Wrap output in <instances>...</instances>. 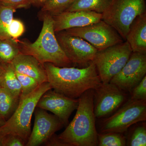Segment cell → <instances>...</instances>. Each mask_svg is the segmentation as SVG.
I'll list each match as a JSON object with an SVG mask.
<instances>
[{
	"label": "cell",
	"mask_w": 146,
	"mask_h": 146,
	"mask_svg": "<svg viewBox=\"0 0 146 146\" xmlns=\"http://www.w3.org/2000/svg\"><path fill=\"white\" fill-rule=\"evenodd\" d=\"M44 66L52 89L72 98L78 99L85 91L95 89L102 83L94 62L80 68L58 67L50 63Z\"/></svg>",
	"instance_id": "1"
},
{
	"label": "cell",
	"mask_w": 146,
	"mask_h": 146,
	"mask_svg": "<svg viewBox=\"0 0 146 146\" xmlns=\"http://www.w3.org/2000/svg\"><path fill=\"white\" fill-rule=\"evenodd\" d=\"M94 92V89H89L78 98V106L74 119L65 130L57 136L58 141L64 146H98Z\"/></svg>",
	"instance_id": "2"
},
{
	"label": "cell",
	"mask_w": 146,
	"mask_h": 146,
	"mask_svg": "<svg viewBox=\"0 0 146 146\" xmlns=\"http://www.w3.org/2000/svg\"><path fill=\"white\" fill-rule=\"evenodd\" d=\"M21 52L30 55L40 63H52L59 67H69L72 64L58 44L54 28L52 16L46 13L43 17L41 32L32 43L18 41Z\"/></svg>",
	"instance_id": "3"
},
{
	"label": "cell",
	"mask_w": 146,
	"mask_h": 146,
	"mask_svg": "<svg viewBox=\"0 0 146 146\" xmlns=\"http://www.w3.org/2000/svg\"><path fill=\"white\" fill-rule=\"evenodd\" d=\"M51 89L48 82H44L30 94L20 99L15 112L0 127V134L3 136L8 134L18 135L26 143L31 132L32 117L37 103L43 94Z\"/></svg>",
	"instance_id": "4"
},
{
	"label": "cell",
	"mask_w": 146,
	"mask_h": 146,
	"mask_svg": "<svg viewBox=\"0 0 146 146\" xmlns=\"http://www.w3.org/2000/svg\"><path fill=\"white\" fill-rule=\"evenodd\" d=\"M146 12V0H112L102 14V20L113 27L125 40L131 24Z\"/></svg>",
	"instance_id": "5"
},
{
	"label": "cell",
	"mask_w": 146,
	"mask_h": 146,
	"mask_svg": "<svg viewBox=\"0 0 146 146\" xmlns=\"http://www.w3.org/2000/svg\"><path fill=\"white\" fill-rule=\"evenodd\" d=\"M146 120V100L130 98L112 115L102 120L100 133H125L131 126Z\"/></svg>",
	"instance_id": "6"
},
{
	"label": "cell",
	"mask_w": 146,
	"mask_h": 146,
	"mask_svg": "<svg viewBox=\"0 0 146 146\" xmlns=\"http://www.w3.org/2000/svg\"><path fill=\"white\" fill-rule=\"evenodd\" d=\"M132 52L127 41L98 51L93 62L102 83L110 82L125 65Z\"/></svg>",
	"instance_id": "7"
},
{
	"label": "cell",
	"mask_w": 146,
	"mask_h": 146,
	"mask_svg": "<svg viewBox=\"0 0 146 146\" xmlns=\"http://www.w3.org/2000/svg\"><path fill=\"white\" fill-rule=\"evenodd\" d=\"M65 31L70 35L84 39L98 50L123 42L117 31L102 20L86 26L68 29Z\"/></svg>",
	"instance_id": "8"
},
{
	"label": "cell",
	"mask_w": 146,
	"mask_h": 146,
	"mask_svg": "<svg viewBox=\"0 0 146 146\" xmlns=\"http://www.w3.org/2000/svg\"><path fill=\"white\" fill-rule=\"evenodd\" d=\"M55 34L58 44L71 63L80 68L88 67L93 63L98 50L89 42L65 31L55 32Z\"/></svg>",
	"instance_id": "9"
},
{
	"label": "cell",
	"mask_w": 146,
	"mask_h": 146,
	"mask_svg": "<svg viewBox=\"0 0 146 146\" xmlns=\"http://www.w3.org/2000/svg\"><path fill=\"white\" fill-rule=\"evenodd\" d=\"M94 90V114L98 119L112 115L128 100L127 93L110 82L102 83Z\"/></svg>",
	"instance_id": "10"
},
{
	"label": "cell",
	"mask_w": 146,
	"mask_h": 146,
	"mask_svg": "<svg viewBox=\"0 0 146 146\" xmlns=\"http://www.w3.org/2000/svg\"><path fill=\"white\" fill-rule=\"evenodd\" d=\"M146 74V53L132 52L125 65L109 82L131 93Z\"/></svg>",
	"instance_id": "11"
},
{
	"label": "cell",
	"mask_w": 146,
	"mask_h": 146,
	"mask_svg": "<svg viewBox=\"0 0 146 146\" xmlns=\"http://www.w3.org/2000/svg\"><path fill=\"white\" fill-rule=\"evenodd\" d=\"M38 108L35 110L34 126L25 146H38L45 143L64 126L57 116Z\"/></svg>",
	"instance_id": "12"
},
{
	"label": "cell",
	"mask_w": 146,
	"mask_h": 146,
	"mask_svg": "<svg viewBox=\"0 0 146 146\" xmlns=\"http://www.w3.org/2000/svg\"><path fill=\"white\" fill-rule=\"evenodd\" d=\"M50 89L42 95L36 107L52 112L64 126L68 125L71 114L78 106V99L72 98Z\"/></svg>",
	"instance_id": "13"
},
{
	"label": "cell",
	"mask_w": 146,
	"mask_h": 146,
	"mask_svg": "<svg viewBox=\"0 0 146 146\" xmlns=\"http://www.w3.org/2000/svg\"><path fill=\"white\" fill-rule=\"evenodd\" d=\"M52 17L55 32L86 26L102 20V13L84 11H65Z\"/></svg>",
	"instance_id": "14"
},
{
	"label": "cell",
	"mask_w": 146,
	"mask_h": 146,
	"mask_svg": "<svg viewBox=\"0 0 146 146\" xmlns=\"http://www.w3.org/2000/svg\"><path fill=\"white\" fill-rule=\"evenodd\" d=\"M10 64L15 72L31 77L39 84L48 82L44 65L32 56L21 53Z\"/></svg>",
	"instance_id": "15"
},
{
	"label": "cell",
	"mask_w": 146,
	"mask_h": 146,
	"mask_svg": "<svg viewBox=\"0 0 146 146\" xmlns=\"http://www.w3.org/2000/svg\"><path fill=\"white\" fill-rule=\"evenodd\" d=\"M125 41L133 52L146 53V12L137 16L133 20Z\"/></svg>",
	"instance_id": "16"
},
{
	"label": "cell",
	"mask_w": 146,
	"mask_h": 146,
	"mask_svg": "<svg viewBox=\"0 0 146 146\" xmlns=\"http://www.w3.org/2000/svg\"><path fill=\"white\" fill-rule=\"evenodd\" d=\"M112 0H75L65 11H91L102 14L110 5Z\"/></svg>",
	"instance_id": "17"
},
{
	"label": "cell",
	"mask_w": 146,
	"mask_h": 146,
	"mask_svg": "<svg viewBox=\"0 0 146 146\" xmlns=\"http://www.w3.org/2000/svg\"><path fill=\"white\" fill-rule=\"evenodd\" d=\"M19 101L20 98L0 85V115L6 121L15 112Z\"/></svg>",
	"instance_id": "18"
},
{
	"label": "cell",
	"mask_w": 146,
	"mask_h": 146,
	"mask_svg": "<svg viewBox=\"0 0 146 146\" xmlns=\"http://www.w3.org/2000/svg\"><path fill=\"white\" fill-rule=\"evenodd\" d=\"M18 41L11 37L0 38V62L3 65L10 64L16 56L21 53Z\"/></svg>",
	"instance_id": "19"
},
{
	"label": "cell",
	"mask_w": 146,
	"mask_h": 146,
	"mask_svg": "<svg viewBox=\"0 0 146 146\" xmlns=\"http://www.w3.org/2000/svg\"><path fill=\"white\" fill-rule=\"evenodd\" d=\"M0 85L14 96L20 98L21 93V83L10 64L5 65V71L0 77Z\"/></svg>",
	"instance_id": "20"
},
{
	"label": "cell",
	"mask_w": 146,
	"mask_h": 146,
	"mask_svg": "<svg viewBox=\"0 0 146 146\" xmlns=\"http://www.w3.org/2000/svg\"><path fill=\"white\" fill-rule=\"evenodd\" d=\"M98 141L99 146L126 145V137L123 133L117 132L98 133Z\"/></svg>",
	"instance_id": "21"
},
{
	"label": "cell",
	"mask_w": 146,
	"mask_h": 146,
	"mask_svg": "<svg viewBox=\"0 0 146 146\" xmlns=\"http://www.w3.org/2000/svg\"><path fill=\"white\" fill-rule=\"evenodd\" d=\"M16 11L13 7L0 3V38L10 37L7 30Z\"/></svg>",
	"instance_id": "22"
},
{
	"label": "cell",
	"mask_w": 146,
	"mask_h": 146,
	"mask_svg": "<svg viewBox=\"0 0 146 146\" xmlns=\"http://www.w3.org/2000/svg\"><path fill=\"white\" fill-rule=\"evenodd\" d=\"M145 121L133 128L128 138H126V145L146 146V126Z\"/></svg>",
	"instance_id": "23"
},
{
	"label": "cell",
	"mask_w": 146,
	"mask_h": 146,
	"mask_svg": "<svg viewBox=\"0 0 146 146\" xmlns=\"http://www.w3.org/2000/svg\"><path fill=\"white\" fill-rule=\"evenodd\" d=\"M75 0H47L42 9V12L51 16L57 15L65 11Z\"/></svg>",
	"instance_id": "24"
},
{
	"label": "cell",
	"mask_w": 146,
	"mask_h": 146,
	"mask_svg": "<svg viewBox=\"0 0 146 146\" xmlns=\"http://www.w3.org/2000/svg\"><path fill=\"white\" fill-rule=\"evenodd\" d=\"M15 73L21 85V93L20 99L23 98L30 94L40 85L36 80L31 77Z\"/></svg>",
	"instance_id": "25"
},
{
	"label": "cell",
	"mask_w": 146,
	"mask_h": 146,
	"mask_svg": "<svg viewBox=\"0 0 146 146\" xmlns=\"http://www.w3.org/2000/svg\"><path fill=\"white\" fill-rule=\"evenodd\" d=\"M25 31L23 23L18 19H13L8 27L7 33L9 36L16 41Z\"/></svg>",
	"instance_id": "26"
},
{
	"label": "cell",
	"mask_w": 146,
	"mask_h": 146,
	"mask_svg": "<svg viewBox=\"0 0 146 146\" xmlns=\"http://www.w3.org/2000/svg\"><path fill=\"white\" fill-rule=\"evenodd\" d=\"M131 99L137 100H146V76L132 89Z\"/></svg>",
	"instance_id": "27"
},
{
	"label": "cell",
	"mask_w": 146,
	"mask_h": 146,
	"mask_svg": "<svg viewBox=\"0 0 146 146\" xmlns=\"http://www.w3.org/2000/svg\"><path fill=\"white\" fill-rule=\"evenodd\" d=\"M25 145L23 139L18 135L8 134L3 138V146H24Z\"/></svg>",
	"instance_id": "28"
},
{
	"label": "cell",
	"mask_w": 146,
	"mask_h": 146,
	"mask_svg": "<svg viewBox=\"0 0 146 146\" xmlns=\"http://www.w3.org/2000/svg\"><path fill=\"white\" fill-rule=\"evenodd\" d=\"M0 3L5 5L13 7L15 9L26 8L32 4H34L33 0H0Z\"/></svg>",
	"instance_id": "29"
},
{
	"label": "cell",
	"mask_w": 146,
	"mask_h": 146,
	"mask_svg": "<svg viewBox=\"0 0 146 146\" xmlns=\"http://www.w3.org/2000/svg\"><path fill=\"white\" fill-rule=\"evenodd\" d=\"M5 71V65H3L0 62V77L1 76Z\"/></svg>",
	"instance_id": "30"
},
{
	"label": "cell",
	"mask_w": 146,
	"mask_h": 146,
	"mask_svg": "<svg viewBox=\"0 0 146 146\" xmlns=\"http://www.w3.org/2000/svg\"><path fill=\"white\" fill-rule=\"evenodd\" d=\"M6 121V120L0 115V127L4 125L5 124V123Z\"/></svg>",
	"instance_id": "31"
},
{
	"label": "cell",
	"mask_w": 146,
	"mask_h": 146,
	"mask_svg": "<svg viewBox=\"0 0 146 146\" xmlns=\"http://www.w3.org/2000/svg\"><path fill=\"white\" fill-rule=\"evenodd\" d=\"M34 4H44L47 0H33Z\"/></svg>",
	"instance_id": "32"
},
{
	"label": "cell",
	"mask_w": 146,
	"mask_h": 146,
	"mask_svg": "<svg viewBox=\"0 0 146 146\" xmlns=\"http://www.w3.org/2000/svg\"><path fill=\"white\" fill-rule=\"evenodd\" d=\"M3 137L4 136L0 134V146H3Z\"/></svg>",
	"instance_id": "33"
}]
</instances>
